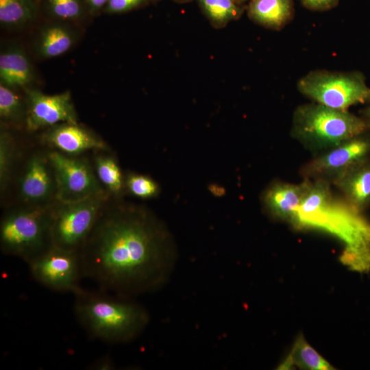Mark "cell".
<instances>
[{
    "mask_svg": "<svg viewBox=\"0 0 370 370\" xmlns=\"http://www.w3.org/2000/svg\"><path fill=\"white\" fill-rule=\"evenodd\" d=\"M27 117L29 131L60 123H77V114L69 91L46 95L36 89H25Z\"/></svg>",
    "mask_w": 370,
    "mask_h": 370,
    "instance_id": "8fae6325",
    "label": "cell"
},
{
    "mask_svg": "<svg viewBox=\"0 0 370 370\" xmlns=\"http://www.w3.org/2000/svg\"><path fill=\"white\" fill-rule=\"evenodd\" d=\"M79 255L82 277L127 298L161 286L173 262L162 225L134 208L103 211Z\"/></svg>",
    "mask_w": 370,
    "mask_h": 370,
    "instance_id": "6da1fadb",
    "label": "cell"
},
{
    "mask_svg": "<svg viewBox=\"0 0 370 370\" xmlns=\"http://www.w3.org/2000/svg\"><path fill=\"white\" fill-rule=\"evenodd\" d=\"M308 180L301 184L275 182L263 195V203L274 217L291 223L308 188Z\"/></svg>",
    "mask_w": 370,
    "mask_h": 370,
    "instance_id": "9a60e30c",
    "label": "cell"
},
{
    "mask_svg": "<svg viewBox=\"0 0 370 370\" xmlns=\"http://www.w3.org/2000/svg\"><path fill=\"white\" fill-rule=\"evenodd\" d=\"M249 18L273 29H280L293 18V0H251L247 8Z\"/></svg>",
    "mask_w": 370,
    "mask_h": 370,
    "instance_id": "e0dca14e",
    "label": "cell"
},
{
    "mask_svg": "<svg viewBox=\"0 0 370 370\" xmlns=\"http://www.w3.org/2000/svg\"><path fill=\"white\" fill-rule=\"evenodd\" d=\"M95 170L99 182L114 194L121 192L123 180L121 169L111 157L99 156L95 158Z\"/></svg>",
    "mask_w": 370,
    "mask_h": 370,
    "instance_id": "603a6c76",
    "label": "cell"
},
{
    "mask_svg": "<svg viewBox=\"0 0 370 370\" xmlns=\"http://www.w3.org/2000/svg\"><path fill=\"white\" fill-rule=\"evenodd\" d=\"M47 13L60 21L79 20L85 13L83 0H43Z\"/></svg>",
    "mask_w": 370,
    "mask_h": 370,
    "instance_id": "cb8c5ba5",
    "label": "cell"
},
{
    "mask_svg": "<svg viewBox=\"0 0 370 370\" xmlns=\"http://www.w3.org/2000/svg\"><path fill=\"white\" fill-rule=\"evenodd\" d=\"M45 140L60 152L77 155L88 150H103L107 146L96 134L77 123H60L50 127Z\"/></svg>",
    "mask_w": 370,
    "mask_h": 370,
    "instance_id": "4fadbf2b",
    "label": "cell"
},
{
    "mask_svg": "<svg viewBox=\"0 0 370 370\" xmlns=\"http://www.w3.org/2000/svg\"><path fill=\"white\" fill-rule=\"evenodd\" d=\"M90 12L95 14L104 8L108 0H84Z\"/></svg>",
    "mask_w": 370,
    "mask_h": 370,
    "instance_id": "f1b7e54d",
    "label": "cell"
},
{
    "mask_svg": "<svg viewBox=\"0 0 370 370\" xmlns=\"http://www.w3.org/2000/svg\"><path fill=\"white\" fill-rule=\"evenodd\" d=\"M27 264L33 278L51 291L74 294L81 288L79 252L52 245Z\"/></svg>",
    "mask_w": 370,
    "mask_h": 370,
    "instance_id": "9c48e42d",
    "label": "cell"
},
{
    "mask_svg": "<svg viewBox=\"0 0 370 370\" xmlns=\"http://www.w3.org/2000/svg\"><path fill=\"white\" fill-rule=\"evenodd\" d=\"M211 22L223 26L241 14V9L234 0H199Z\"/></svg>",
    "mask_w": 370,
    "mask_h": 370,
    "instance_id": "7402d4cb",
    "label": "cell"
},
{
    "mask_svg": "<svg viewBox=\"0 0 370 370\" xmlns=\"http://www.w3.org/2000/svg\"><path fill=\"white\" fill-rule=\"evenodd\" d=\"M126 186L132 195L140 198L154 197L158 191L157 184L151 178L142 175H129L126 180Z\"/></svg>",
    "mask_w": 370,
    "mask_h": 370,
    "instance_id": "484cf974",
    "label": "cell"
},
{
    "mask_svg": "<svg viewBox=\"0 0 370 370\" xmlns=\"http://www.w3.org/2000/svg\"><path fill=\"white\" fill-rule=\"evenodd\" d=\"M291 223L314 227L338 236L345 244L341 261L352 271H370V223L347 204L332 201L330 183L308 180L303 201Z\"/></svg>",
    "mask_w": 370,
    "mask_h": 370,
    "instance_id": "7a4b0ae2",
    "label": "cell"
},
{
    "mask_svg": "<svg viewBox=\"0 0 370 370\" xmlns=\"http://www.w3.org/2000/svg\"><path fill=\"white\" fill-rule=\"evenodd\" d=\"M96 369H112L113 367L112 360L108 358H101L92 367Z\"/></svg>",
    "mask_w": 370,
    "mask_h": 370,
    "instance_id": "f546056e",
    "label": "cell"
},
{
    "mask_svg": "<svg viewBox=\"0 0 370 370\" xmlns=\"http://www.w3.org/2000/svg\"><path fill=\"white\" fill-rule=\"evenodd\" d=\"M36 0H0V23L5 28H19L32 23L38 15Z\"/></svg>",
    "mask_w": 370,
    "mask_h": 370,
    "instance_id": "d6986e66",
    "label": "cell"
},
{
    "mask_svg": "<svg viewBox=\"0 0 370 370\" xmlns=\"http://www.w3.org/2000/svg\"><path fill=\"white\" fill-rule=\"evenodd\" d=\"M34 78L33 69L25 51L10 45L0 53V82L11 88L24 87Z\"/></svg>",
    "mask_w": 370,
    "mask_h": 370,
    "instance_id": "2e32d148",
    "label": "cell"
},
{
    "mask_svg": "<svg viewBox=\"0 0 370 370\" xmlns=\"http://www.w3.org/2000/svg\"><path fill=\"white\" fill-rule=\"evenodd\" d=\"M2 252L27 264L53 245L50 235V207L35 206L14 210L2 219Z\"/></svg>",
    "mask_w": 370,
    "mask_h": 370,
    "instance_id": "5b68a950",
    "label": "cell"
},
{
    "mask_svg": "<svg viewBox=\"0 0 370 370\" xmlns=\"http://www.w3.org/2000/svg\"><path fill=\"white\" fill-rule=\"evenodd\" d=\"M14 159V143L5 130L0 133V185L3 191L10 180Z\"/></svg>",
    "mask_w": 370,
    "mask_h": 370,
    "instance_id": "d4e9b609",
    "label": "cell"
},
{
    "mask_svg": "<svg viewBox=\"0 0 370 370\" xmlns=\"http://www.w3.org/2000/svg\"><path fill=\"white\" fill-rule=\"evenodd\" d=\"M369 129L363 116L314 102L295 109L291 134L307 149L321 153Z\"/></svg>",
    "mask_w": 370,
    "mask_h": 370,
    "instance_id": "277c9868",
    "label": "cell"
},
{
    "mask_svg": "<svg viewBox=\"0 0 370 370\" xmlns=\"http://www.w3.org/2000/svg\"><path fill=\"white\" fill-rule=\"evenodd\" d=\"M145 0H108L104 10L108 14H119L130 10Z\"/></svg>",
    "mask_w": 370,
    "mask_h": 370,
    "instance_id": "4316f807",
    "label": "cell"
},
{
    "mask_svg": "<svg viewBox=\"0 0 370 370\" xmlns=\"http://www.w3.org/2000/svg\"><path fill=\"white\" fill-rule=\"evenodd\" d=\"M56 185V197L60 203H73L90 197H103L99 180L89 164L62 152L49 154Z\"/></svg>",
    "mask_w": 370,
    "mask_h": 370,
    "instance_id": "ba28073f",
    "label": "cell"
},
{
    "mask_svg": "<svg viewBox=\"0 0 370 370\" xmlns=\"http://www.w3.org/2000/svg\"><path fill=\"white\" fill-rule=\"evenodd\" d=\"M19 191L24 201L36 206L56 196V180L49 158L35 155L29 160L20 181Z\"/></svg>",
    "mask_w": 370,
    "mask_h": 370,
    "instance_id": "7c38bea8",
    "label": "cell"
},
{
    "mask_svg": "<svg viewBox=\"0 0 370 370\" xmlns=\"http://www.w3.org/2000/svg\"><path fill=\"white\" fill-rule=\"evenodd\" d=\"M297 367L303 369L330 370L333 367L325 360L300 336L296 341L291 352L279 366V369H290Z\"/></svg>",
    "mask_w": 370,
    "mask_h": 370,
    "instance_id": "ffe728a7",
    "label": "cell"
},
{
    "mask_svg": "<svg viewBox=\"0 0 370 370\" xmlns=\"http://www.w3.org/2000/svg\"><path fill=\"white\" fill-rule=\"evenodd\" d=\"M73 295L75 316L92 338L110 343L128 342L148 323L145 308L127 297L82 287Z\"/></svg>",
    "mask_w": 370,
    "mask_h": 370,
    "instance_id": "3957f363",
    "label": "cell"
},
{
    "mask_svg": "<svg viewBox=\"0 0 370 370\" xmlns=\"http://www.w3.org/2000/svg\"><path fill=\"white\" fill-rule=\"evenodd\" d=\"M363 117L370 122V105L363 110Z\"/></svg>",
    "mask_w": 370,
    "mask_h": 370,
    "instance_id": "4dcf8cb0",
    "label": "cell"
},
{
    "mask_svg": "<svg viewBox=\"0 0 370 370\" xmlns=\"http://www.w3.org/2000/svg\"><path fill=\"white\" fill-rule=\"evenodd\" d=\"M238 4H240V3H243L244 2H246L247 1H251V0H234Z\"/></svg>",
    "mask_w": 370,
    "mask_h": 370,
    "instance_id": "1f68e13d",
    "label": "cell"
},
{
    "mask_svg": "<svg viewBox=\"0 0 370 370\" xmlns=\"http://www.w3.org/2000/svg\"><path fill=\"white\" fill-rule=\"evenodd\" d=\"M347 204L362 212L370 206V157L347 169L333 183Z\"/></svg>",
    "mask_w": 370,
    "mask_h": 370,
    "instance_id": "5bb4252c",
    "label": "cell"
},
{
    "mask_svg": "<svg viewBox=\"0 0 370 370\" xmlns=\"http://www.w3.org/2000/svg\"><path fill=\"white\" fill-rule=\"evenodd\" d=\"M303 5L313 11H325L336 7L339 0H300Z\"/></svg>",
    "mask_w": 370,
    "mask_h": 370,
    "instance_id": "83f0119b",
    "label": "cell"
},
{
    "mask_svg": "<svg viewBox=\"0 0 370 370\" xmlns=\"http://www.w3.org/2000/svg\"><path fill=\"white\" fill-rule=\"evenodd\" d=\"M75 42V36L69 27L61 22L45 26L37 40L38 55L43 58H53L67 52Z\"/></svg>",
    "mask_w": 370,
    "mask_h": 370,
    "instance_id": "ac0fdd59",
    "label": "cell"
},
{
    "mask_svg": "<svg viewBox=\"0 0 370 370\" xmlns=\"http://www.w3.org/2000/svg\"><path fill=\"white\" fill-rule=\"evenodd\" d=\"M103 197L50 207V235L53 246L79 252L101 215Z\"/></svg>",
    "mask_w": 370,
    "mask_h": 370,
    "instance_id": "52a82bcc",
    "label": "cell"
},
{
    "mask_svg": "<svg viewBox=\"0 0 370 370\" xmlns=\"http://www.w3.org/2000/svg\"><path fill=\"white\" fill-rule=\"evenodd\" d=\"M0 117L4 122L20 123L26 121V101L8 86L0 84Z\"/></svg>",
    "mask_w": 370,
    "mask_h": 370,
    "instance_id": "44dd1931",
    "label": "cell"
},
{
    "mask_svg": "<svg viewBox=\"0 0 370 370\" xmlns=\"http://www.w3.org/2000/svg\"><path fill=\"white\" fill-rule=\"evenodd\" d=\"M369 157L370 129L319 153L301 173L306 180L333 183L347 169Z\"/></svg>",
    "mask_w": 370,
    "mask_h": 370,
    "instance_id": "30bf717a",
    "label": "cell"
},
{
    "mask_svg": "<svg viewBox=\"0 0 370 370\" xmlns=\"http://www.w3.org/2000/svg\"><path fill=\"white\" fill-rule=\"evenodd\" d=\"M297 88L314 102L337 110L370 101V88L358 71H312L298 81Z\"/></svg>",
    "mask_w": 370,
    "mask_h": 370,
    "instance_id": "8992f818",
    "label": "cell"
}]
</instances>
